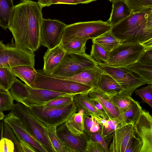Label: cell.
Instances as JSON below:
<instances>
[{
  "label": "cell",
  "mask_w": 152,
  "mask_h": 152,
  "mask_svg": "<svg viewBox=\"0 0 152 152\" xmlns=\"http://www.w3.org/2000/svg\"><path fill=\"white\" fill-rule=\"evenodd\" d=\"M74 95V94H71L58 97L38 105H41L49 108H55L68 106L73 102Z\"/></svg>",
  "instance_id": "cell-37"
},
{
  "label": "cell",
  "mask_w": 152,
  "mask_h": 152,
  "mask_svg": "<svg viewBox=\"0 0 152 152\" xmlns=\"http://www.w3.org/2000/svg\"><path fill=\"white\" fill-rule=\"evenodd\" d=\"M97 66L103 72L112 77L122 90L131 96L137 88L146 84L141 78L133 75L131 71L126 67H114L105 64H98Z\"/></svg>",
  "instance_id": "cell-10"
},
{
  "label": "cell",
  "mask_w": 152,
  "mask_h": 152,
  "mask_svg": "<svg viewBox=\"0 0 152 152\" xmlns=\"http://www.w3.org/2000/svg\"><path fill=\"white\" fill-rule=\"evenodd\" d=\"M93 44L90 56L98 64H105L108 60L110 52L105 50L92 40Z\"/></svg>",
  "instance_id": "cell-34"
},
{
  "label": "cell",
  "mask_w": 152,
  "mask_h": 152,
  "mask_svg": "<svg viewBox=\"0 0 152 152\" xmlns=\"http://www.w3.org/2000/svg\"><path fill=\"white\" fill-rule=\"evenodd\" d=\"M56 133L70 152H86L90 139L86 133L80 136L74 135L67 129L65 123L57 127Z\"/></svg>",
  "instance_id": "cell-13"
},
{
  "label": "cell",
  "mask_w": 152,
  "mask_h": 152,
  "mask_svg": "<svg viewBox=\"0 0 152 152\" xmlns=\"http://www.w3.org/2000/svg\"><path fill=\"white\" fill-rule=\"evenodd\" d=\"M88 95L91 99L97 101L101 104L108 119H115L118 117L120 113L112 101V96L98 88H91L88 92Z\"/></svg>",
  "instance_id": "cell-19"
},
{
  "label": "cell",
  "mask_w": 152,
  "mask_h": 152,
  "mask_svg": "<svg viewBox=\"0 0 152 152\" xmlns=\"http://www.w3.org/2000/svg\"><path fill=\"white\" fill-rule=\"evenodd\" d=\"M9 92L14 100L17 102L21 103L27 97L28 90L25 84L17 78L12 85Z\"/></svg>",
  "instance_id": "cell-32"
},
{
  "label": "cell",
  "mask_w": 152,
  "mask_h": 152,
  "mask_svg": "<svg viewBox=\"0 0 152 152\" xmlns=\"http://www.w3.org/2000/svg\"><path fill=\"white\" fill-rule=\"evenodd\" d=\"M88 92L76 94L73 96V101L77 112L82 110L84 115L108 119L107 117L96 109L93 101L88 96Z\"/></svg>",
  "instance_id": "cell-20"
},
{
  "label": "cell",
  "mask_w": 152,
  "mask_h": 152,
  "mask_svg": "<svg viewBox=\"0 0 152 152\" xmlns=\"http://www.w3.org/2000/svg\"><path fill=\"white\" fill-rule=\"evenodd\" d=\"M97 123L93 116L84 115V132L89 135L91 128Z\"/></svg>",
  "instance_id": "cell-45"
},
{
  "label": "cell",
  "mask_w": 152,
  "mask_h": 152,
  "mask_svg": "<svg viewBox=\"0 0 152 152\" xmlns=\"http://www.w3.org/2000/svg\"><path fill=\"white\" fill-rule=\"evenodd\" d=\"M130 12L146 8L152 9V0H124Z\"/></svg>",
  "instance_id": "cell-38"
},
{
  "label": "cell",
  "mask_w": 152,
  "mask_h": 152,
  "mask_svg": "<svg viewBox=\"0 0 152 152\" xmlns=\"http://www.w3.org/2000/svg\"><path fill=\"white\" fill-rule=\"evenodd\" d=\"M42 8L37 2L30 0H24L15 6L8 28L12 35L15 46L34 53L41 46Z\"/></svg>",
  "instance_id": "cell-1"
},
{
  "label": "cell",
  "mask_w": 152,
  "mask_h": 152,
  "mask_svg": "<svg viewBox=\"0 0 152 152\" xmlns=\"http://www.w3.org/2000/svg\"><path fill=\"white\" fill-rule=\"evenodd\" d=\"M17 77L10 68H0V86L5 90L9 91Z\"/></svg>",
  "instance_id": "cell-35"
},
{
  "label": "cell",
  "mask_w": 152,
  "mask_h": 152,
  "mask_svg": "<svg viewBox=\"0 0 152 152\" xmlns=\"http://www.w3.org/2000/svg\"><path fill=\"white\" fill-rule=\"evenodd\" d=\"M84 114L81 110L73 114L65 122L68 130L73 135L80 136L84 133Z\"/></svg>",
  "instance_id": "cell-22"
},
{
  "label": "cell",
  "mask_w": 152,
  "mask_h": 152,
  "mask_svg": "<svg viewBox=\"0 0 152 152\" xmlns=\"http://www.w3.org/2000/svg\"><path fill=\"white\" fill-rule=\"evenodd\" d=\"M78 4V0H51V5L56 4Z\"/></svg>",
  "instance_id": "cell-47"
},
{
  "label": "cell",
  "mask_w": 152,
  "mask_h": 152,
  "mask_svg": "<svg viewBox=\"0 0 152 152\" xmlns=\"http://www.w3.org/2000/svg\"><path fill=\"white\" fill-rule=\"evenodd\" d=\"M66 25L58 20L43 18L40 28V45L51 49L59 45Z\"/></svg>",
  "instance_id": "cell-11"
},
{
  "label": "cell",
  "mask_w": 152,
  "mask_h": 152,
  "mask_svg": "<svg viewBox=\"0 0 152 152\" xmlns=\"http://www.w3.org/2000/svg\"><path fill=\"white\" fill-rule=\"evenodd\" d=\"M142 109L140 103L135 101L132 105L128 110L120 113L115 119L120 125L133 124L139 118Z\"/></svg>",
  "instance_id": "cell-24"
},
{
  "label": "cell",
  "mask_w": 152,
  "mask_h": 152,
  "mask_svg": "<svg viewBox=\"0 0 152 152\" xmlns=\"http://www.w3.org/2000/svg\"><path fill=\"white\" fill-rule=\"evenodd\" d=\"M37 71L36 79L29 86L33 88L45 89L72 94L87 92L92 88L84 84L52 76L42 70Z\"/></svg>",
  "instance_id": "cell-4"
},
{
  "label": "cell",
  "mask_w": 152,
  "mask_h": 152,
  "mask_svg": "<svg viewBox=\"0 0 152 152\" xmlns=\"http://www.w3.org/2000/svg\"><path fill=\"white\" fill-rule=\"evenodd\" d=\"M8 92H9V91H7L5 90L0 86V93Z\"/></svg>",
  "instance_id": "cell-54"
},
{
  "label": "cell",
  "mask_w": 152,
  "mask_h": 152,
  "mask_svg": "<svg viewBox=\"0 0 152 152\" xmlns=\"http://www.w3.org/2000/svg\"><path fill=\"white\" fill-rule=\"evenodd\" d=\"M145 49L139 43L121 44L110 52L105 64L114 67H126L138 61Z\"/></svg>",
  "instance_id": "cell-9"
},
{
  "label": "cell",
  "mask_w": 152,
  "mask_h": 152,
  "mask_svg": "<svg viewBox=\"0 0 152 152\" xmlns=\"http://www.w3.org/2000/svg\"><path fill=\"white\" fill-rule=\"evenodd\" d=\"M138 61L141 63L152 66V47L145 48Z\"/></svg>",
  "instance_id": "cell-43"
},
{
  "label": "cell",
  "mask_w": 152,
  "mask_h": 152,
  "mask_svg": "<svg viewBox=\"0 0 152 152\" xmlns=\"http://www.w3.org/2000/svg\"><path fill=\"white\" fill-rule=\"evenodd\" d=\"M47 135L55 152H70L56 133L57 127L44 125Z\"/></svg>",
  "instance_id": "cell-30"
},
{
  "label": "cell",
  "mask_w": 152,
  "mask_h": 152,
  "mask_svg": "<svg viewBox=\"0 0 152 152\" xmlns=\"http://www.w3.org/2000/svg\"><path fill=\"white\" fill-rule=\"evenodd\" d=\"M88 135L91 140L98 142L103 147L105 152H109V143L101 135L100 131L91 133Z\"/></svg>",
  "instance_id": "cell-41"
},
{
  "label": "cell",
  "mask_w": 152,
  "mask_h": 152,
  "mask_svg": "<svg viewBox=\"0 0 152 152\" xmlns=\"http://www.w3.org/2000/svg\"><path fill=\"white\" fill-rule=\"evenodd\" d=\"M102 72V71L96 66L92 69L79 71L70 76H61L49 75L54 77L68 80L87 85L94 88H98Z\"/></svg>",
  "instance_id": "cell-16"
},
{
  "label": "cell",
  "mask_w": 152,
  "mask_h": 152,
  "mask_svg": "<svg viewBox=\"0 0 152 152\" xmlns=\"http://www.w3.org/2000/svg\"><path fill=\"white\" fill-rule=\"evenodd\" d=\"M142 145L141 140L135 136L129 140L125 152H140Z\"/></svg>",
  "instance_id": "cell-42"
},
{
  "label": "cell",
  "mask_w": 152,
  "mask_h": 152,
  "mask_svg": "<svg viewBox=\"0 0 152 152\" xmlns=\"http://www.w3.org/2000/svg\"><path fill=\"white\" fill-rule=\"evenodd\" d=\"M26 85L28 95L21 103L26 105H40L54 99L72 94L45 89L33 88Z\"/></svg>",
  "instance_id": "cell-17"
},
{
  "label": "cell",
  "mask_w": 152,
  "mask_h": 152,
  "mask_svg": "<svg viewBox=\"0 0 152 152\" xmlns=\"http://www.w3.org/2000/svg\"><path fill=\"white\" fill-rule=\"evenodd\" d=\"M5 115L2 112H0V120H2L5 117Z\"/></svg>",
  "instance_id": "cell-53"
},
{
  "label": "cell",
  "mask_w": 152,
  "mask_h": 152,
  "mask_svg": "<svg viewBox=\"0 0 152 152\" xmlns=\"http://www.w3.org/2000/svg\"><path fill=\"white\" fill-rule=\"evenodd\" d=\"M111 27L107 21L101 20L80 22L66 25L61 43L79 39H93L110 30Z\"/></svg>",
  "instance_id": "cell-3"
},
{
  "label": "cell",
  "mask_w": 152,
  "mask_h": 152,
  "mask_svg": "<svg viewBox=\"0 0 152 152\" xmlns=\"http://www.w3.org/2000/svg\"><path fill=\"white\" fill-rule=\"evenodd\" d=\"M61 44L51 49H48L44 56V65L42 71L51 74L59 64L66 53Z\"/></svg>",
  "instance_id": "cell-21"
},
{
  "label": "cell",
  "mask_w": 152,
  "mask_h": 152,
  "mask_svg": "<svg viewBox=\"0 0 152 152\" xmlns=\"http://www.w3.org/2000/svg\"><path fill=\"white\" fill-rule=\"evenodd\" d=\"M26 106L30 113L43 124L57 127L65 123L73 114L77 112L74 101L68 106L55 108L38 105Z\"/></svg>",
  "instance_id": "cell-6"
},
{
  "label": "cell",
  "mask_w": 152,
  "mask_h": 152,
  "mask_svg": "<svg viewBox=\"0 0 152 152\" xmlns=\"http://www.w3.org/2000/svg\"><path fill=\"white\" fill-rule=\"evenodd\" d=\"M126 67L131 72L139 75L140 78L148 84H152V66L138 61Z\"/></svg>",
  "instance_id": "cell-27"
},
{
  "label": "cell",
  "mask_w": 152,
  "mask_h": 152,
  "mask_svg": "<svg viewBox=\"0 0 152 152\" xmlns=\"http://www.w3.org/2000/svg\"><path fill=\"white\" fill-rule=\"evenodd\" d=\"M133 125L135 135L142 142L140 152H152V117L149 112L142 109Z\"/></svg>",
  "instance_id": "cell-12"
},
{
  "label": "cell",
  "mask_w": 152,
  "mask_h": 152,
  "mask_svg": "<svg viewBox=\"0 0 152 152\" xmlns=\"http://www.w3.org/2000/svg\"><path fill=\"white\" fill-rule=\"evenodd\" d=\"M18 140L22 152H37L38 151L29 144L16 135Z\"/></svg>",
  "instance_id": "cell-46"
},
{
  "label": "cell",
  "mask_w": 152,
  "mask_h": 152,
  "mask_svg": "<svg viewBox=\"0 0 152 152\" xmlns=\"http://www.w3.org/2000/svg\"><path fill=\"white\" fill-rule=\"evenodd\" d=\"M11 110L48 152H55L47 135L44 127V125L30 113L26 105L20 102H17L14 104Z\"/></svg>",
  "instance_id": "cell-5"
},
{
  "label": "cell",
  "mask_w": 152,
  "mask_h": 152,
  "mask_svg": "<svg viewBox=\"0 0 152 152\" xmlns=\"http://www.w3.org/2000/svg\"><path fill=\"white\" fill-rule=\"evenodd\" d=\"M92 40L110 52L121 44L120 41L112 34L110 30L92 39Z\"/></svg>",
  "instance_id": "cell-29"
},
{
  "label": "cell",
  "mask_w": 152,
  "mask_h": 152,
  "mask_svg": "<svg viewBox=\"0 0 152 152\" xmlns=\"http://www.w3.org/2000/svg\"><path fill=\"white\" fill-rule=\"evenodd\" d=\"M97 65V62L90 55L86 53L78 54L66 52L60 63L50 75L70 76L79 71L92 69Z\"/></svg>",
  "instance_id": "cell-7"
},
{
  "label": "cell",
  "mask_w": 152,
  "mask_h": 152,
  "mask_svg": "<svg viewBox=\"0 0 152 152\" xmlns=\"http://www.w3.org/2000/svg\"><path fill=\"white\" fill-rule=\"evenodd\" d=\"M135 136L133 124L120 125L114 132L109 152H125L129 140Z\"/></svg>",
  "instance_id": "cell-15"
},
{
  "label": "cell",
  "mask_w": 152,
  "mask_h": 152,
  "mask_svg": "<svg viewBox=\"0 0 152 152\" xmlns=\"http://www.w3.org/2000/svg\"><path fill=\"white\" fill-rule=\"evenodd\" d=\"M98 131H100L101 128H100L99 125L97 122V123L93 126L90 129V133L92 132H95Z\"/></svg>",
  "instance_id": "cell-50"
},
{
  "label": "cell",
  "mask_w": 152,
  "mask_h": 152,
  "mask_svg": "<svg viewBox=\"0 0 152 152\" xmlns=\"http://www.w3.org/2000/svg\"><path fill=\"white\" fill-rule=\"evenodd\" d=\"M110 18L107 20L111 26L124 18L131 12L124 1L112 3Z\"/></svg>",
  "instance_id": "cell-23"
},
{
  "label": "cell",
  "mask_w": 152,
  "mask_h": 152,
  "mask_svg": "<svg viewBox=\"0 0 152 152\" xmlns=\"http://www.w3.org/2000/svg\"><path fill=\"white\" fill-rule=\"evenodd\" d=\"M120 125L115 118L108 119L107 122L100 126L101 134L110 143V142L115 129Z\"/></svg>",
  "instance_id": "cell-36"
},
{
  "label": "cell",
  "mask_w": 152,
  "mask_h": 152,
  "mask_svg": "<svg viewBox=\"0 0 152 152\" xmlns=\"http://www.w3.org/2000/svg\"><path fill=\"white\" fill-rule=\"evenodd\" d=\"M98 88L112 96L122 90L112 77L102 71Z\"/></svg>",
  "instance_id": "cell-26"
},
{
  "label": "cell",
  "mask_w": 152,
  "mask_h": 152,
  "mask_svg": "<svg viewBox=\"0 0 152 152\" xmlns=\"http://www.w3.org/2000/svg\"><path fill=\"white\" fill-rule=\"evenodd\" d=\"M87 40L86 39H79L65 44H61L66 52L78 54H84L86 53V43Z\"/></svg>",
  "instance_id": "cell-33"
},
{
  "label": "cell",
  "mask_w": 152,
  "mask_h": 152,
  "mask_svg": "<svg viewBox=\"0 0 152 152\" xmlns=\"http://www.w3.org/2000/svg\"><path fill=\"white\" fill-rule=\"evenodd\" d=\"M94 103L95 106L98 110L101 112L105 115L108 117V116L103 107L101 104L97 101L95 100H92Z\"/></svg>",
  "instance_id": "cell-48"
},
{
  "label": "cell",
  "mask_w": 152,
  "mask_h": 152,
  "mask_svg": "<svg viewBox=\"0 0 152 152\" xmlns=\"http://www.w3.org/2000/svg\"><path fill=\"white\" fill-rule=\"evenodd\" d=\"M20 0V1H24V0Z\"/></svg>",
  "instance_id": "cell-56"
},
{
  "label": "cell",
  "mask_w": 152,
  "mask_h": 152,
  "mask_svg": "<svg viewBox=\"0 0 152 152\" xmlns=\"http://www.w3.org/2000/svg\"><path fill=\"white\" fill-rule=\"evenodd\" d=\"M97 0H78L79 4H86Z\"/></svg>",
  "instance_id": "cell-52"
},
{
  "label": "cell",
  "mask_w": 152,
  "mask_h": 152,
  "mask_svg": "<svg viewBox=\"0 0 152 152\" xmlns=\"http://www.w3.org/2000/svg\"><path fill=\"white\" fill-rule=\"evenodd\" d=\"M142 45L145 48L152 47V39H151L145 42Z\"/></svg>",
  "instance_id": "cell-51"
},
{
  "label": "cell",
  "mask_w": 152,
  "mask_h": 152,
  "mask_svg": "<svg viewBox=\"0 0 152 152\" xmlns=\"http://www.w3.org/2000/svg\"><path fill=\"white\" fill-rule=\"evenodd\" d=\"M112 3H114L119 1H124V0H107Z\"/></svg>",
  "instance_id": "cell-55"
},
{
  "label": "cell",
  "mask_w": 152,
  "mask_h": 152,
  "mask_svg": "<svg viewBox=\"0 0 152 152\" xmlns=\"http://www.w3.org/2000/svg\"><path fill=\"white\" fill-rule=\"evenodd\" d=\"M51 0H37V2L42 8L49 6L51 5Z\"/></svg>",
  "instance_id": "cell-49"
},
{
  "label": "cell",
  "mask_w": 152,
  "mask_h": 152,
  "mask_svg": "<svg viewBox=\"0 0 152 152\" xmlns=\"http://www.w3.org/2000/svg\"><path fill=\"white\" fill-rule=\"evenodd\" d=\"M10 69L17 77L28 86H30L36 78L37 71L34 66L21 65Z\"/></svg>",
  "instance_id": "cell-25"
},
{
  "label": "cell",
  "mask_w": 152,
  "mask_h": 152,
  "mask_svg": "<svg viewBox=\"0 0 152 152\" xmlns=\"http://www.w3.org/2000/svg\"><path fill=\"white\" fill-rule=\"evenodd\" d=\"M0 152H22L16 135L4 120L0 123Z\"/></svg>",
  "instance_id": "cell-18"
},
{
  "label": "cell",
  "mask_w": 152,
  "mask_h": 152,
  "mask_svg": "<svg viewBox=\"0 0 152 152\" xmlns=\"http://www.w3.org/2000/svg\"><path fill=\"white\" fill-rule=\"evenodd\" d=\"M14 6L12 0H0V26L4 30L8 28L11 14Z\"/></svg>",
  "instance_id": "cell-31"
},
{
  "label": "cell",
  "mask_w": 152,
  "mask_h": 152,
  "mask_svg": "<svg viewBox=\"0 0 152 152\" xmlns=\"http://www.w3.org/2000/svg\"><path fill=\"white\" fill-rule=\"evenodd\" d=\"M3 120L9 125L16 135L30 145L38 152H48L11 112L5 116Z\"/></svg>",
  "instance_id": "cell-14"
},
{
  "label": "cell",
  "mask_w": 152,
  "mask_h": 152,
  "mask_svg": "<svg viewBox=\"0 0 152 152\" xmlns=\"http://www.w3.org/2000/svg\"><path fill=\"white\" fill-rule=\"evenodd\" d=\"M13 100L9 91L0 93V112L11 110L14 104Z\"/></svg>",
  "instance_id": "cell-40"
},
{
  "label": "cell",
  "mask_w": 152,
  "mask_h": 152,
  "mask_svg": "<svg viewBox=\"0 0 152 152\" xmlns=\"http://www.w3.org/2000/svg\"><path fill=\"white\" fill-rule=\"evenodd\" d=\"M134 91L136 94L141 98L143 102L152 107V84H148L147 86L136 89Z\"/></svg>",
  "instance_id": "cell-39"
},
{
  "label": "cell",
  "mask_w": 152,
  "mask_h": 152,
  "mask_svg": "<svg viewBox=\"0 0 152 152\" xmlns=\"http://www.w3.org/2000/svg\"><path fill=\"white\" fill-rule=\"evenodd\" d=\"M86 152H105L103 147L98 142L90 140L87 143Z\"/></svg>",
  "instance_id": "cell-44"
},
{
  "label": "cell",
  "mask_w": 152,
  "mask_h": 152,
  "mask_svg": "<svg viewBox=\"0 0 152 152\" xmlns=\"http://www.w3.org/2000/svg\"><path fill=\"white\" fill-rule=\"evenodd\" d=\"M111 98L120 113L129 108L135 101L128 93L122 90L113 95Z\"/></svg>",
  "instance_id": "cell-28"
},
{
  "label": "cell",
  "mask_w": 152,
  "mask_h": 152,
  "mask_svg": "<svg viewBox=\"0 0 152 152\" xmlns=\"http://www.w3.org/2000/svg\"><path fill=\"white\" fill-rule=\"evenodd\" d=\"M35 55L31 52L15 46L14 43L5 45L0 40V68L21 65L34 66Z\"/></svg>",
  "instance_id": "cell-8"
},
{
  "label": "cell",
  "mask_w": 152,
  "mask_h": 152,
  "mask_svg": "<svg viewBox=\"0 0 152 152\" xmlns=\"http://www.w3.org/2000/svg\"><path fill=\"white\" fill-rule=\"evenodd\" d=\"M110 31L121 44L136 43L142 45L152 39V9L131 12L111 26Z\"/></svg>",
  "instance_id": "cell-2"
}]
</instances>
